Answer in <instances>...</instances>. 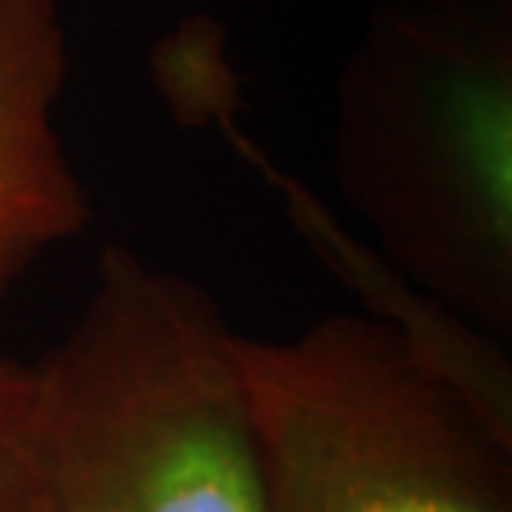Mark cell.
<instances>
[{
    "label": "cell",
    "mask_w": 512,
    "mask_h": 512,
    "mask_svg": "<svg viewBox=\"0 0 512 512\" xmlns=\"http://www.w3.org/2000/svg\"><path fill=\"white\" fill-rule=\"evenodd\" d=\"M333 173L380 256L512 330V30L499 0H396L336 84Z\"/></svg>",
    "instance_id": "1"
},
{
    "label": "cell",
    "mask_w": 512,
    "mask_h": 512,
    "mask_svg": "<svg viewBox=\"0 0 512 512\" xmlns=\"http://www.w3.org/2000/svg\"><path fill=\"white\" fill-rule=\"evenodd\" d=\"M237 343L203 286L110 243L34 366L50 512H266Z\"/></svg>",
    "instance_id": "2"
},
{
    "label": "cell",
    "mask_w": 512,
    "mask_h": 512,
    "mask_svg": "<svg viewBox=\"0 0 512 512\" xmlns=\"http://www.w3.org/2000/svg\"><path fill=\"white\" fill-rule=\"evenodd\" d=\"M266 512H512V436L389 323L237 343Z\"/></svg>",
    "instance_id": "3"
},
{
    "label": "cell",
    "mask_w": 512,
    "mask_h": 512,
    "mask_svg": "<svg viewBox=\"0 0 512 512\" xmlns=\"http://www.w3.org/2000/svg\"><path fill=\"white\" fill-rule=\"evenodd\" d=\"M64 84L60 0H0V296L90 220L54 120Z\"/></svg>",
    "instance_id": "4"
},
{
    "label": "cell",
    "mask_w": 512,
    "mask_h": 512,
    "mask_svg": "<svg viewBox=\"0 0 512 512\" xmlns=\"http://www.w3.org/2000/svg\"><path fill=\"white\" fill-rule=\"evenodd\" d=\"M0 512H50L34 366L0 360Z\"/></svg>",
    "instance_id": "5"
}]
</instances>
